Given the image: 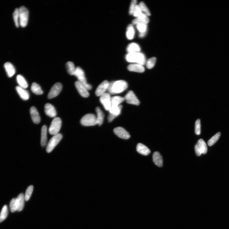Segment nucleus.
I'll use <instances>...</instances> for the list:
<instances>
[{
  "label": "nucleus",
  "instance_id": "obj_1",
  "mask_svg": "<svg viewBox=\"0 0 229 229\" xmlns=\"http://www.w3.org/2000/svg\"><path fill=\"white\" fill-rule=\"evenodd\" d=\"M128 87V84L126 81L120 80L110 83L107 90L110 94H118L126 90Z\"/></svg>",
  "mask_w": 229,
  "mask_h": 229
},
{
  "label": "nucleus",
  "instance_id": "obj_2",
  "mask_svg": "<svg viewBox=\"0 0 229 229\" xmlns=\"http://www.w3.org/2000/svg\"><path fill=\"white\" fill-rule=\"evenodd\" d=\"M126 58L129 63H136L143 66L145 63V55L139 52L128 53L126 56Z\"/></svg>",
  "mask_w": 229,
  "mask_h": 229
},
{
  "label": "nucleus",
  "instance_id": "obj_3",
  "mask_svg": "<svg viewBox=\"0 0 229 229\" xmlns=\"http://www.w3.org/2000/svg\"><path fill=\"white\" fill-rule=\"evenodd\" d=\"M74 76L77 77L78 81L83 84L88 90H91L92 88V86L87 83L84 71L81 68L79 67H77L76 68Z\"/></svg>",
  "mask_w": 229,
  "mask_h": 229
},
{
  "label": "nucleus",
  "instance_id": "obj_4",
  "mask_svg": "<svg viewBox=\"0 0 229 229\" xmlns=\"http://www.w3.org/2000/svg\"><path fill=\"white\" fill-rule=\"evenodd\" d=\"M81 123L85 126H93L97 124V118L95 114H85L81 120Z\"/></svg>",
  "mask_w": 229,
  "mask_h": 229
},
{
  "label": "nucleus",
  "instance_id": "obj_5",
  "mask_svg": "<svg viewBox=\"0 0 229 229\" xmlns=\"http://www.w3.org/2000/svg\"><path fill=\"white\" fill-rule=\"evenodd\" d=\"M62 121L59 117H55L52 122L49 129V132L51 135H55L59 133L62 126Z\"/></svg>",
  "mask_w": 229,
  "mask_h": 229
},
{
  "label": "nucleus",
  "instance_id": "obj_6",
  "mask_svg": "<svg viewBox=\"0 0 229 229\" xmlns=\"http://www.w3.org/2000/svg\"><path fill=\"white\" fill-rule=\"evenodd\" d=\"M20 25L22 27H26L27 25L29 16V11L26 7L21 6L19 8Z\"/></svg>",
  "mask_w": 229,
  "mask_h": 229
},
{
  "label": "nucleus",
  "instance_id": "obj_7",
  "mask_svg": "<svg viewBox=\"0 0 229 229\" xmlns=\"http://www.w3.org/2000/svg\"><path fill=\"white\" fill-rule=\"evenodd\" d=\"M63 136L60 133L53 135L52 138L50 139L46 146V152L48 153L51 152L55 146L59 144Z\"/></svg>",
  "mask_w": 229,
  "mask_h": 229
},
{
  "label": "nucleus",
  "instance_id": "obj_8",
  "mask_svg": "<svg viewBox=\"0 0 229 229\" xmlns=\"http://www.w3.org/2000/svg\"><path fill=\"white\" fill-rule=\"evenodd\" d=\"M195 150L197 156H199L203 154L205 155L207 151V148L205 142L203 139H200L195 145Z\"/></svg>",
  "mask_w": 229,
  "mask_h": 229
},
{
  "label": "nucleus",
  "instance_id": "obj_9",
  "mask_svg": "<svg viewBox=\"0 0 229 229\" xmlns=\"http://www.w3.org/2000/svg\"><path fill=\"white\" fill-rule=\"evenodd\" d=\"M100 101L105 110L109 111L112 107V98L110 94L105 93L100 96Z\"/></svg>",
  "mask_w": 229,
  "mask_h": 229
},
{
  "label": "nucleus",
  "instance_id": "obj_10",
  "mask_svg": "<svg viewBox=\"0 0 229 229\" xmlns=\"http://www.w3.org/2000/svg\"><path fill=\"white\" fill-rule=\"evenodd\" d=\"M122 106L120 105L117 107L112 106L109 110V114L108 117V121L109 123L111 122L113 120L121 114Z\"/></svg>",
  "mask_w": 229,
  "mask_h": 229
},
{
  "label": "nucleus",
  "instance_id": "obj_11",
  "mask_svg": "<svg viewBox=\"0 0 229 229\" xmlns=\"http://www.w3.org/2000/svg\"><path fill=\"white\" fill-rule=\"evenodd\" d=\"M62 85L60 83H57L53 86L48 95V98L51 99L56 97L61 91Z\"/></svg>",
  "mask_w": 229,
  "mask_h": 229
},
{
  "label": "nucleus",
  "instance_id": "obj_12",
  "mask_svg": "<svg viewBox=\"0 0 229 229\" xmlns=\"http://www.w3.org/2000/svg\"><path fill=\"white\" fill-rule=\"evenodd\" d=\"M124 98L127 103L130 104L136 105L140 104V101L133 91H129Z\"/></svg>",
  "mask_w": 229,
  "mask_h": 229
},
{
  "label": "nucleus",
  "instance_id": "obj_13",
  "mask_svg": "<svg viewBox=\"0 0 229 229\" xmlns=\"http://www.w3.org/2000/svg\"><path fill=\"white\" fill-rule=\"evenodd\" d=\"M114 132L117 137L124 139H128L130 138V135L123 127H119L114 129Z\"/></svg>",
  "mask_w": 229,
  "mask_h": 229
},
{
  "label": "nucleus",
  "instance_id": "obj_14",
  "mask_svg": "<svg viewBox=\"0 0 229 229\" xmlns=\"http://www.w3.org/2000/svg\"><path fill=\"white\" fill-rule=\"evenodd\" d=\"M110 83L108 81H103L96 89L95 94L96 96H100L105 93V91L108 89Z\"/></svg>",
  "mask_w": 229,
  "mask_h": 229
},
{
  "label": "nucleus",
  "instance_id": "obj_15",
  "mask_svg": "<svg viewBox=\"0 0 229 229\" xmlns=\"http://www.w3.org/2000/svg\"><path fill=\"white\" fill-rule=\"evenodd\" d=\"M74 84L79 93L82 97L84 98L89 97V95L88 90L83 84L78 81L75 82Z\"/></svg>",
  "mask_w": 229,
  "mask_h": 229
},
{
  "label": "nucleus",
  "instance_id": "obj_16",
  "mask_svg": "<svg viewBox=\"0 0 229 229\" xmlns=\"http://www.w3.org/2000/svg\"><path fill=\"white\" fill-rule=\"evenodd\" d=\"M44 110L46 115L50 117H55L57 115L55 109L54 107L51 104H46L44 106Z\"/></svg>",
  "mask_w": 229,
  "mask_h": 229
},
{
  "label": "nucleus",
  "instance_id": "obj_17",
  "mask_svg": "<svg viewBox=\"0 0 229 229\" xmlns=\"http://www.w3.org/2000/svg\"><path fill=\"white\" fill-rule=\"evenodd\" d=\"M30 113L32 121L35 124H38L41 122V118L36 108L32 106L30 109Z\"/></svg>",
  "mask_w": 229,
  "mask_h": 229
},
{
  "label": "nucleus",
  "instance_id": "obj_18",
  "mask_svg": "<svg viewBox=\"0 0 229 229\" xmlns=\"http://www.w3.org/2000/svg\"><path fill=\"white\" fill-rule=\"evenodd\" d=\"M149 21V20L148 16L143 13L141 15L132 21V22L134 25H136L140 24L147 25Z\"/></svg>",
  "mask_w": 229,
  "mask_h": 229
},
{
  "label": "nucleus",
  "instance_id": "obj_19",
  "mask_svg": "<svg viewBox=\"0 0 229 229\" xmlns=\"http://www.w3.org/2000/svg\"><path fill=\"white\" fill-rule=\"evenodd\" d=\"M153 160L154 163L157 166L161 167L163 166V157L159 152H155L153 153Z\"/></svg>",
  "mask_w": 229,
  "mask_h": 229
},
{
  "label": "nucleus",
  "instance_id": "obj_20",
  "mask_svg": "<svg viewBox=\"0 0 229 229\" xmlns=\"http://www.w3.org/2000/svg\"><path fill=\"white\" fill-rule=\"evenodd\" d=\"M128 69L131 71L140 73L144 72L145 71V67L143 65L138 64H130L128 66Z\"/></svg>",
  "mask_w": 229,
  "mask_h": 229
},
{
  "label": "nucleus",
  "instance_id": "obj_21",
  "mask_svg": "<svg viewBox=\"0 0 229 229\" xmlns=\"http://www.w3.org/2000/svg\"><path fill=\"white\" fill-rule=\"evenodd\" d=\"M47 127L45 125L43 126L41 128V145L42 147H45L47 145Z\"/></svg>",
  "mask_w": 229,
  "mask_h": 229
},
{
  "label": "nucleus",
  "instance_id": "obj_22",
  "mask_svg": "<svg viewBox=\"0 0 229 229\" xmlns=\"http://www.w3.org/2000/svg\"><path fill=\"white\" fill-rule=\"evenodd\" d=\"M137 151L140 154L147 156L151 153L150 150L146 146L141 143H138L137 146Z\"/></svg>",
  "mask_w": 229,
  "mask_h": 229
},
{
  "label": "nucleus",
  "instance_id": "obj_23",
  "mask_svg": "<svg viewBox=\"0 0 229 229\" xmlns=\"http://www.w3.org/2000/svg\"><path fill=\"white\" fill-rule=\"evenodd\" d=\"M4 67L8 77H11L15 74L16 72L15 67L11 63L7 62L5 63Z\"/></svg>",
  "mask_w": 229,
  "mask_h": 229
},
{
  "label": "nucleus",
  "instance_id": "obj_24",
  "mask_svg": "<svg viewBox=\"0 0 229 229\" xmlns=\"http://www.w3.org/2000/svg\"><path fill=\"white\" fill-rule=\"evenodd\" d=\"M16 89L18 94L23 100H27L29 98V94L25 89L20 86H17Z\"/></svg>",
  "mask_w": 229,
  "mask_h": 229
},
{
  "label": "nucleus",
  "instance_id": "obj_25",
  "mask_svg": "<svg viewBox=\"0 0 229 229\" xmlns=\"http://www.w3.org/2000/svg\"><path fill=\"white\" fill-rule=\"evenodd\" d=\"M16 199L18 204L17 211H21L23 210L24 205L25 196L22 193H21Z\"/></svg>",
  "mask_w": 229,
  "mask_h": 229
},
{
  "label": "nucleus",
  "instance_id": "obj_26",
  "mask_svg": "<svg viewBox=\"0 0 229 229\" xmlns=\"http://www.w3.org/2000/svg\"><path fill=\"white\" fill-rule=\"evenodd\" d=\"M96 114H97L96 118H97V124L99 126H101L103 123L104 118V114L99 107H96Z\"/></svg>",
  "mask_w": 229,
  "mask_h": 229
},
{
  "label": "nucleus",
  "instance_id": "obj_27",
  "mask_svg": "<svg viewBox=\"0 0 229 229\" xmlns=\"http://www.w3.org/2000/svg\"><path fill=\"white\" fill-rule=\"evenodd\" d=\"M140 51V47L135 43H132L129 44L127 48V51L129 53L139 52Z\"/></svg>",
  "mask_w": 229,
  "mask_h": 229
},
{
  "label": "nucleus",
  "instance_id": "obj_28",
  "mask_svg": "<svg viewBox=\"0 0 229 229\" xmlns=\"http://www.w3.org/2000/svg\"><path fill=\"white\" fill-rule=\"evenodd\" d=\"M125 100L124 98L120 96H114L112 98V106H119Z\"/></svg>",
  "mask_w": 229,
  "mask_h": 229
},
{
  "label": "nucleus",
  "instance_id": "obj_29",
  "mask_svg": "<svg viewBox=\"0 0 229 229\" xmlns=\"http://www.w3.org/2000/svg\"><path fill=\"white\" fill-rule=\"evenodd\" d=\"M137 28L139 32V36L140 37H144L145 35L147 30V25L140 24L136 25Z\"/></svg>",
  "mask_w": 229,
  "mask_h": 229
},
{
  "label": "nucleus",
  "instance_id": "obj_30",
  "mask_svg": "<svg viewBox=\"0 0 229 229\" xmlns=\"http://www.w3.org/2000/svg\"><path fill=\"white\" fill-rule=\"evenodd\" d=\"M17 81L20 87L25 89L28 87V84L27 81L21 75H18L17 77Z\"/></svg>",
  "mask_w": 229,
  "mask_h": 229
},
{
  "label": "nucleus",
  "instance_id": "obj_31",
  "mask_svg": "<svg viewBox=\"0 0 229 229\" xmlns=\"http://www.w3.org/2000/svg\"><path fill=\"white\" fill-rule=\"evenodd\" d=\"M135 30L133 25L130 24L128 26L126 33V36L128 40L133 39L135 35Z\"/></svg>",
  "mask_w": 229,
  "mask_h": 229
},
{
  "label": "nucleus",
  "instance_id": "obj_32",
  "mask_svg": "<svg viewBox=\"0 0 229 229\" xmlns=\"http://www.w3.org/2000/svg\"><path fill=\"white\" fill-rule=\"evenodd\" d=\"M31 89L32 92L36 95H41L44 93L40 86L36 83H32Z\"/></svg>",
  "mask_w": 229,
  "mask_h": 229
},
{
  "label": "nucleus",
  "instance_id": "obj_33",
  "mask_svg": "<svg viewBox=\"0 0 229 229\" xmlns=\"http://www.w3.org/2000/svg\"><path fill=\"white\" fill-rule=\"evenodd\" d=\"M8 209L6 205L4 206L0 214V223L4 221L8 216Z\"/></svg>",
  "mask_w": 229,
  "mask_h": 229
},
{
  "label": "nucleus",
  "instance_id": "obj_34",
  "mask_svg": "<svg viewBox=\"0 0 229 229\" xmlns=\"http://www.w3.org/2000/svg\"><path fill=\"white\" fill-rule=\"evenodd\" d=\"M66 67L68 72L71 75H74L76 68L74 63L71 62H69L66 63Z\"/></svg>",
  "mask_w": 229,
  "mask_h": 229
},
{
  "label": "nucleus",
  "instance_id": "obj_35",
  "mask_svg": "<svg viewBox=\"0 0 229 229\" xmlns=\"http://www.w3.org/2000/svg\"><path fill=\"white\" fill-rule=\"evenodd\" d=\"M13 20L15 26L18 27L20 26V18L19 9L16 8L14 10L13 14Z\"/></svg>",
  "mask_w": 229,
  "mask_h": 229
},
{
  "label": "nucleus",
  "instance_id": "obj_36",
  "mask_svg": "<svg viewBox=\"0 0 229 229\" xmlns=\"http://www.w3.org/2000/svg\"><path fill=\"white\" fill-rule=\"evenodd\" d=\"M221 135V132H218L215 135H214V136L211 138L209 140L208 142H207L208 145L210 146H211L215 144Z\"/></svg>",
  "mask_w": 229,
  "mask_h": 229
},
{
  "label": "nucleus",
  "instance_id": "obj_37",
  "mask_svg": "<svg viewBox=\"0 0 229 229\" xmlns=\"http://www.w3.org/2000/svg\"><path fill=\"white\" fill-rule=\"evenodd\" d=\"M10 208L12 213L15 212L17 210L18 204L16 198L13 199L10 202Z\"/></svg>",
  "mask_w": 229,
  "mask_h": 229
},
{
  "label": "nucleus",
  "instance_id": "obj_38",
  "mask_svg": "<svg viewBox=\"0 0 229 229\" xmlns=\"http://www.w3.org/2000/svg\"><path fill=\"white\" fill-rule=\"evenodd\" d=\"M142 12H144L146 16H149L151 15L149 9L146 6L145 4L143 2H141L139 5Z\"/></svg>",
  "mask_w": 229,
  "mask_h": 229
},
{
  "label": "nucleus",
  "instance_id": "obj_39",
  "mask_svg": "<svg viewBox=\"0 0 229 229\" xmlns=\"http://www.w3.org/2000/svg\"><path fill=\"white\" fill-rule=\"evenodd\" d=\"M33 186L31 185L28 187L26 190L25 195V200L26 201H28L30 199L32 192H33Z\"/></svg>",
  "mask_w": 229,
  "mask_h": 229
},
{
  "label": "nucleus",
  "instance_id": "obj_40",
  "mask_svg": "<svg viewBox=\"0 0 229 229\" xmlns=\"http://www.w3.org/2000/svg\"><path fill=\"white\" fill-rule=\"evenodd\" d=\"M156 58L155 57L149 59L146 63V67L148 69H152L154 67L156 62Z\"/></svg>",
  "mask_w": 229,
  "mask_h": 229
},
{
  "label": "nucleus",
  "instance_id": "obj_41",
  "mask_svg": "<svg viewBox=\"0 0 229 229\" xmlns=\"http://www.w3.org/2000/svg\"><path fill=\"white\" fill-rule=\"evenodd\" d=\"M195 132L197 135H199L201 133V124L199 119H198L196 121Z\"/></svg>",
  "mask_w": 229,
  "mask_h": 229
},
{
  "label": "nucleus",
  "instance_id": "obj_42",
  "mask_svg": "<svg viewBox=\"0 0 229 229\" xmlns=\"http://www.w3.org/2000/svg\"><path fill=\"white\" fill-rule=\"evenodd\" d=\"M142 13V12L139 5L136 6L133 14L134 16L137 18L138 17L141 15Z\"/></svg>",
  "mask_w": 229,
  "mask_h": 229
},
{
  "label": "nucleus",
  "instance_id": "obj_43",
  "mask_svg": "<svg viewBox=\"0 0 229 229\" xmlns=\"http://www.w3.org/2000/svg\"><path fill=\"white\" fill-rule=\"evenodd\" d=\"M137 1L136 0L132 1L131 3L129 13L130 15H133L134 11L136 6L137 5Z\"/></svg>",
  "mask_w": 229,
  "mask_h": 229
}]
</instances>
